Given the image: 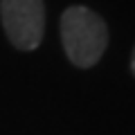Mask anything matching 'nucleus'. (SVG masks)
<instances>
[{
    "label": "nucleus",
    "mask_w": 135,
    "mask_h": 135,
    "mask_svg": "<svg viewBox=\"0 0 135 135\" xmlns=\"http://www.w3.org/2000/svg\"><path fill=\"white\" fill-rule=\"evenodd\" d=\"M0 20L9 43L20 52H32L45 34L43 0H0Z\"/></svg>",
    "instance_id": "f03ea898"
},
{
    "label": "nucleus",
    "mask_w": 135,
    "mask_h": 135,
    "mask_svg": "<svg viewBox=\"0 0 135 135\" xmlns=\"http://www.w3.org/2000/svg\"><path fill=\"white\" fill-rule=\"evenodd\" d=\"M61 45L72 65L92 68L106 52L108 27L90 7L72 5L61 14Z\"/></svg>",
    "instance_id": "f257e3e1"
},
{
    "label": "nucleus",
    "mask_w": 135,
    "mask_h": 135,
    "mask_svg": "<svg viewBox=\"0 0 135 135\" xmlns=\"http://www.w3.org/2000/svg\"><path fill=\"white\" fill-rule=\"evenodd\" d=\"M131 70H133V74H135V47H133V54H131Z\"/></svg>",
    "instance_id": "7ed1b4c3"
}]
</instances>
